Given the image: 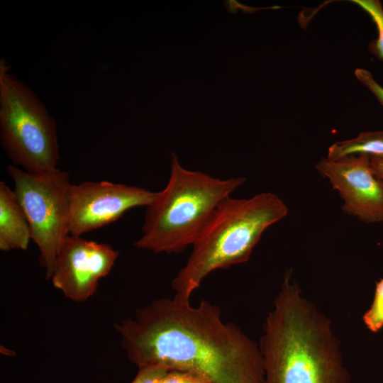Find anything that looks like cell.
Returning <instances> with one entry per match:
<instances>
[{
    "label": "cell",
    "instance_id": "6da1fadb",
    "mask_svg": "<svg viewBox=\"0 0 383 383\" xmlns=\"http://www.w3.org/2000/svg\"><path fill=\"white\" fill-rule=\"evenodd\" d=\"M115 328L138 368L161 365L208 383H265L258 343L208 301L193 306L174 296L157 299Z\"/></svg>",
    "mask_w": 383,
    "mask_h": 383
},
{
    "label": "cell",
    "instance_id": "7a4b0ae2",
    "mask_svg": "<svg viewBox=\"0 0 383 383\" xmlns=\"http://www.w3.org/2000/svg\"><path fill=\"white\" fill-rule=\"evenodd\" d=\"M258 345L265 383H350L331 320L284 277Z\"/></svg>",
    "mask_w": 383,
    "mask_h": 383
},
{
    "label": "cell",
    "instance_id": "3957f363",
    "mask_svg": "<svg viewBox=\"0 0 383 383\" xmlns=\"http://www.w3.org/2000/svg\"><path fill=\"white\" fill-rule=\"evenodd\" d=\"M287 213L284 202L272 192L224 200L173 279L174 296L189 301L211 272L247 262L264 231Z\"/></svg>",
    "mask_w": 383,
    "mask_h": 383
},
{
    "label": "cell",
    "instance_id": "277c9868",
    "mask_svg": "<svg viewBox=\"0 0 383 383\" xmlns=\"http://www.w3.org/2000/svg\"><path fill=\"white\" fill-rule=\"evenodd\" d=\"M245 181L189 170L172 153L168 182L146 207L142 235L134 243L154 253H178L192 245L221 203Z\"/></svg>",
    "mask_w": 383,
    "mask_h": 383
},
{
    "label": "cell",
    "instance_id": "5b68a950",
    "mask_svg": "<svg viewBox=\"0 0 383 383\" xmlns=\"http://www.w3.org/2000/svg\"><path fill=\"white\" fill-rule=\"evenodd\" d=\"M0 139L13 165L30 174L56 170L57 126L37 95L0 60Z\"/></svg>",
    "mask_w": 383,
    "mask_h": 383
},
{
    "label": "cell",
    "instance_id": "8992f818",
    "mask_svg": "<svg viewBox=\"0 0 383 383\" xmlns=\"http://www.w3.org/2000/svg\"><path fill=\"white\" fill-rule=\"evenodd\" d=\"M7 172L29 223L31 240L39 249L40 263L50 279L58 250L70 235L69 174L59 169L30 174L13 165Z\"/></svg>",
    "mask_w": 383,
    "mask_h": 383
},
{
    "label": "cell",
    "instance_id": "52a82bcc",
    "mask_svg": "<svg viewBox=\"0 0 383 383\" xmlns=\"http://www.w3.org/2000/svg\"><path fill=\"white\" fill-rule=\"evenodd\" d=\"M158 192L107 181L72 184L70 195V235L84 233L117 221L128 210L148 206Z\"/></svg>",
    "mask_w": 383,
    "mask_h": 383
},
{
    "label": "cell",
    "instance_id": "ba28073f",
    "mask_svg": "<svg viewBox=\"0 0 383 383\" xmlns=\"http://www.w3.org/2000/svg\"><path fill=\"white\" fill-rule=\"evenodd\" d=\"M118 252L111 245L69 235L56 255L50 279L65 297L82 302L96 292L111 270Z\"/></svg>",
    "mask_w": 383,
    "mask_h": 383
},
{
    "label": "cell",
    "instance_id": "9c48e42d",
    "mask_svg": "<svg viewBox=\"0 0 383 383\" xmlns=\"http://www.w3.org/2000/svg\"><path fill=\"white\" fill-rule=\"evenodd\" d=\"M316 169L339 193L345 213L367 223L383 222V183L372 171L370 155L322 157Z\"/></svg>",
    "mask_w": 383,
    "mask_h": 383
},
{
    "label": "cell",
    "instance_id": "30bf717a",
    "mask_svg": "<svg viewBox=\"0 0 383 383\" xmlns=\"http://www.w3.org/2000/svg\"><path fill=\"white\" fill-rule=\"evenodd\" d=\"M30 239L29 223L14 190L0 182V250H26Z\"/></svg>",
    "mask_w": 383,
    "mask_h": 383
},
{
    "label": "cell",
    "instance_id": "8fae6325",
    "mask_svg": "<svg viewBox=\"0 0 383 383\" xmlns=\"http://www.w3.org/2000/svg\"><path fill=\"white\" fill-rule=\"evenodd\" d=\"M360 154L383 155V131L362 132L354 138L337 141L328 148L326 157L336 160Z\"/></svg>",
    "mask_w": 383,
    "mask_h": 383
},
{
    "label": "cell",
    "instance_id": "7c38bea8",
    "mask_svg": "<svg viewBox=\"0 0 383 383\" xmlns=\"http://www.w3.org/2000/svg\"><path fill=\"white\" fill-rule=\"evenodd\" d=\"M371 18L377 30V38L368 45L369 51L379 60H383V6L379 0H352Z\"/></svg>",
    "mask_w": 383,
    "mask_h": 383
},
{
    "label": "cell",
    "instance_id": "4fadbf2b",
    "mask_svg": "<svg viewBox=\"0 0 383 383\" xmlns=\"http://www.w3.org/2000/svg\"><path fill=\"white\" fill-rule=\"evenodd\" d=\"M362 320L372 332H378L383 328V278L376 283L372 304L364 313Z\"/></svg>",
    "mask_w": 383,
    "mask_h": 383
},
{
    "label": "cell",
    "instance_id": "5bb4252c",
    "mask_svg": "<svg viewBox=\"0 0 383 383\" xmlns=\"http://www.w3.org/2000/svg\"><path fill=\"white\" fill-rule=\"evenodd\" d=\"M170 371L161 365H150L138 368V372L131 383H158Z\"/></svg>",
    "mask_w": 383,
    "mask_h": 383
},
{
    "label": "cell",
    "instance_id": "9a60e30c",
    "mask_svg": "<svg viewBox=\"0 0 383 383\" xmlns=\"http://www.w3.org/2000/svg\"><path fill=\"white\" fill-rule=\"evenodd\" d=\"M356 78L366 87L377 98L383 107V87L374 78L372 74L363 68H357L355 71Z\"/></svg>",
    "mask_w": 383,
    "mask_h": 383
},
{
    "label": "cell",
    "instance_id": "2e32d148",
    "mask_svg": "<svg viewBox=\"0 0 383 383\" xmlns=\"http://www.w3.org/2000/svg\"><path fill=\"white\" fill-rule=\"evenodd\" d=\"M199 378L185 372L170 370L158 383H194Z\"/></svg>",
    "mask_w": 383,
    "mask_h": 383
},
{
    "label": "cell",
    "instance_id": "e0dca14e",
    "mask_svg": "<svg viewBox=\"0 0 383 383\" xmlns=\"http://www.w3.org/2000/svg\"><path fill=\"white\" fill-rule=\"evenodd\" d=\"M370 160L374 174L383 183V155H370Z\"/></svg>",
    "mask_w": 383,
    "mask_h": 383
},
{
    "label": "cell",
    "instance_id": "ac0fdd59",
    "mask_svg": "<svg viewBox=\"0 0 383 383\" xmlns=\"http://www.w3.org/2000/svg\"><path fill=\"white\" fill-rule=\"evenodd\" d=\"M194 383H208L201 379H199L198 380H196Z\"/></svg>",
    "mask_w": 383,
    "mask_h": 383
}]
</instances>
